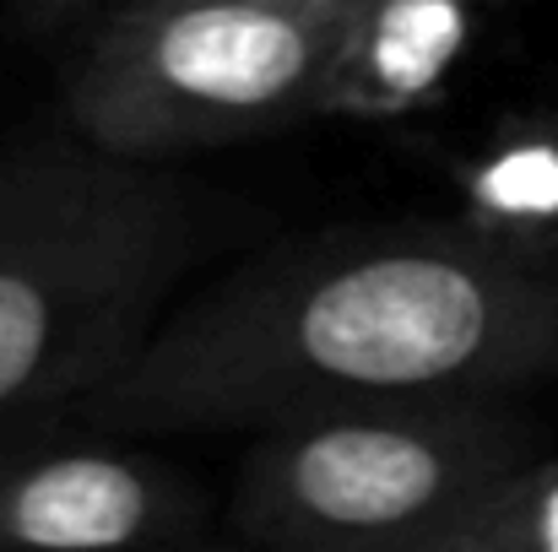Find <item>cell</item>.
<instances>
[{
	"label": "cell",
	"instance_id": "3",
	"mask_svg": "<svg viewBox=\"0 0 558 552\" xmlns=\"http://www.w3.org/2000/svg\"><path fill=\"white\" fill-rule=\"evenodd\" d=\"M537 450L515 395H407L260 428L222 526L277 552H445Z\"/></svg>",
	"mask_w": 558,
	"mask_h": 552
},
{
	"label": "cell",
	"instance_id": "6",
	"mask_svg": "<svg viewBox=\"0 0 558 552\" xmlns=\"http://www.w3.org/2000/svg\"><path fill=\"white\" fill-rule=\"evenodd\" d=\"M488 0H353L326 120H407L456 76Z\"/></svg>",
	"mask_w": 558,
	"mask_h": 552
},
{
	"label": "cell",
	"instance_id": "8",
	"mask_svg": "<svg viewBox=\"0 0 558 552\" xmlns=\"http://www.w3.org/2000/svg\"><path fill=\"white\" fill-rule=\"evenodd\" d=\"M445 552H558V455H532L461 520Z\"/></svg>",
	"mask_w": 558,
	"mask_h": 552
},
{
	"label": "cell",
	"instance_id": "1",
	"mask_svg": "<svg viewBox=\"0 0 558 552\" xmlns=\"http://www.w3.org/2000/svg\"><path fill=\"white\" fill-rule=\"evenodd\" d=\"M558 373V255L472 217L326 228L174 298L147 347L60 422L260 433L407 395H515Z\"/></svg>",
	"mask_w": 558,
	"mask_h": 552
},
{
	"label": "cell",
	"instance_id": "4",
	"mask_svg": "<svg viewBox=\"0 0 558 552\" xmlns=\"http://www.w3.org/2000/svg\"><path fill=\"white\" fill-rule=\"evenodd\" d=\"M353 0H114L65 82L71 131L174 163L326 120Z\"/></svg>",
	"mask_w": 558,
	"mask_h": 552
},
{
	"label": "cell",
	"instance_id": "5",
	"mask_svg": "<svg viewBox=\"0 0 558 552\" xmlns=\"http://www.w3.org/2000/svg\"><path fill=\"white\" fill-rule=\"evenodd\" d=\"M211 537L206 493L158 455L104 439L0 433V548H201Z\"/></svg>",
	"mask_w": 558,
	"mask_h": 552
},
{
	"label": "cell",
	"instance_id": "2",
	"mask_svg": "<svg viewBox=\"0 0 558 552\" xmlns=\"http://www.w3.org/2000/svg\"><path fill=\"white\" fill-rule=\"evenodd\" d=\"M217 206L158 158L71 131L0 158V428L65 417L131 364L206 255Z\"/></svg>",
	"mask_w": 558,
	"mask_h": 552
},
{
	"label": "cell",
	"instance_id": "9",
	"mask_svg": "<svg viewBox=\"0 0 558 552\" xmlns=\"http://www.w3.org/2000/svg\"><path fill=\"white\" fill-rule=\"evenodd\" d=\"M33 27H71V22H87L98 11H109L114 0H11Z\"/></svg>",
	"mask_w": 558,
	"mask_h": 552
},
{
	"label": "cell",
	"instance_id": "7",
	"mask_svg": "<svg viewBox=\"0 0 558 552\" xmlns=\"http://www.w3.org/2000/svg\"><path fill=\"white\" fill-rule=\"evenodd\" d=\"M461 217L558 255V120H515L456 163Z\"/></svg>",
	"mask_w": 558,
	"mask_h": 552
}]
</instances>
